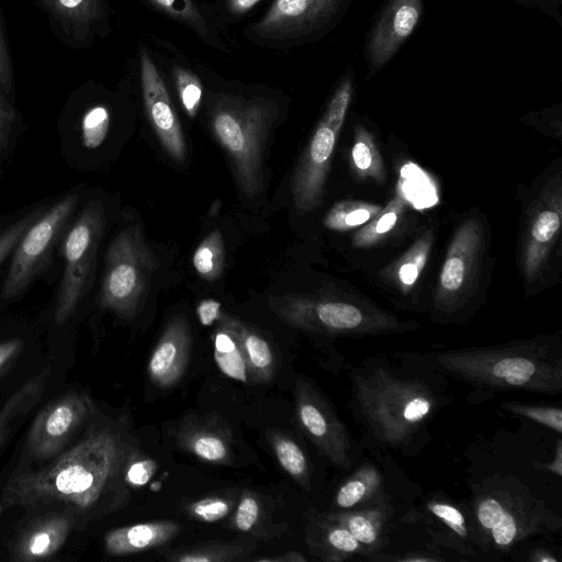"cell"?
Instances as JSON below:
<instances>
[{
    "label": "cell",
    "instance_id": "1",
    "mask_svg": "<svg viewBox=\"0 0 562 562\" xmlns=\"http://www.w3.org/2000/svg\"><path fill=\"white\" fill-rule=\"evenodd\" d=\"M348 376L349 408L368 449L418 456L432 439V419L453 401L448 378L423 352L371 356Z\"/></svg>",
    "mask_w": 562,
    "mask_h": 562
},
{
    "label": "cell",
    "instance_id": "2",
    "mask_svg": "<svg viewBox=\"0 0 562 562\" xmlns=\"http://www.w3.org/2000/svg\"><path fill=\"white\" fill-rule=\"evenodd\" d=\"M83 437L52 462L11 476L5 506L61 509L77 521L100 519L131 501L127 470L140 453L122 422L92 424Z\"/></svg>",
    "mask_w": 562,
    "mask_h": 562
},
{
    "label": "cell",
    "instance_id": "3",
    "mask_svg": "<svg viewBox=\"0 0 562 562\" xmlns=\"http://www.w3.org/2000/svg\"><path fill=\"white\" fill-rule=\"evenodd\" d=\"M434 369L470 387L467 401L477 405L498 393H562V340L539 335L495 346L423 352Z\"/></svg>",
    "mask_w": 562,
    "mask_h": 562
},
{
    "label": "cell",
    "instance_id": "4",
    "mask_svg": "<svg viewBox=\"0 0 562 562\" xmlns=\"http://www.w3.org/2000/svg\"><path fill=\"white\" fill-rule=\"evenodd\" d=\"M468 504L485 553L509 552L530 538L562 528L560 515L513 474L496 473L474 484Z\"/></svg>",
    "mask_w": 562,
    "mask_h": 562
},
{
    "label": "cell",
    "instance_id": "5",
    "mask_svg": "<svg viewBox=\"0 0 562 562\" xmlns=\"http://www.w3.org/2000/svg\"><path fill=\"white\" fill-rule=\"evenodd\" d=\"M279 110L272 99L220 93L212 98L211 128L227 153L237 186L252 198L263 188L262 155Z\"/></svg>",
    "mask_w": 562,
    "mask_h": 562
},
{
    "label": "cell",
    "instance_id": "6",
    "mask_svg": "<svg viewBox=\"0 0 562 562\" xmlns=\"http://www.w3.org/2000/svg\"><path fill=\"white\" fill-rule=\"evenodd\" d=\"M270 306L291 326L333 338L403 334L417 327L359 301L284 296L271 301Z\"/></svg>",
    "mask_w": 562,
    "mask_h": 562
},
{
    "label": "cell",
    "instance_id": "7",
    "mask_svg": "<svg viewBox=\"0 0 562 562\" xmlns=\"http://www.w3.org/2000/svg\"><path fill=\"white\" fill-rule=\"evenodd\" d=\"M157 259L138 225L122 229L111 241L100 288V305L122 318H132L148 293Z\"/></svg>",
    "mask_w": 562,
    "mask_h": 562
},
{
    "label": "cell",
    "instance_id": "8",
    "mask_svg": "<svg viewBox=\"0 0 562 562\" xmlns=\"http://www.w3.org/2000/svg\"><path fill=\"white\" fill-rule=\"evenodd\" d=\"M79 201L76 192L65 194L46 206L26 229L10 257L9 270L0 290V306L22 295L44 271L72 222Z\"/></svg>",
    "mask_w": 562,
    "mask_h": 562
},
{
    "label": "cell",
    "instance_id": "9",
    "mask_svg": "<svg viewBox=\"0 0 562 562\" xmlns=\"http://www.w3.org/2000/svg\"><path fill=\"white\" fill-rule=\"evenodd\" d=\"M104 225L103 203L100 200H91L78 215H75L64 235V271L54 310V321L57 325L65 324L75 314L90 286Z\"/></svg>",
    "mask_w": 562,
    "mask_h": 562
},
{
    "label": "cell",
    "instance_id": "10",
    "mask_svg": "<svg viewBox=\"0 0 562 562\" xmlns=\"http://www.w3.org/2000/svg\"><path fill=\"white\" fill-rule=\"evenodd\" d=\"M352 83L340 82L331 97L292 177L291 190L295 209L305 213L321 201L329 161L350 104Z\"/></svg>",
    "mask_w": 562,
    "mask_h": 562
},
{
    "label": "cell",
    "instance_id": "11",
    "mask_svg": "<svg viewBox=\"0 0 562 562\" xmlns=\"http://www.w3.org/2000/svg\"><path fill=\"white\" fill-rule=\"evenodd\" d=\"M294 397L300 425L318 451L335 468L352 469L358 448L330 402L302 376L296 380Z\"/></svg>",
    "mask_w": 562,
    "mask_h": 562
},
{
    "label": "cell",
    "instance_id": "12",
    "mask_svg": "<svg viewBox=\"0 0 562 562\" xmlns=\"http://www.w3.org/2000/svg\"><path fill=\"white\" fill-rule=\"evenodd\" d=\"M406 524H420L431 543L457 552L465 559L485 553L472 510L467 503L442 492H432L403 517Z\"/></svg>",
    "mask_w": 562,
    "mask_h": 562
},
{
    "label": "cell",
    "instance_id": "13",
    "mask_svg": "<svg viewBox=\"0 0 562 562\" xmlns=\"http://www.w3.org/2000/svg\"><path fill=\"white\" fill-rule=\"evenodd\" d=\"M342 0H274L259 21L245 31L252 42L289 47L315 34L334 15Z\"/></svg>",
    "mask_w": 562,
    "mask_h": 562
},
{
    "label": "cell",
    "instance_id": "14",
    "mask_svg": "<svg viewBox=\"0 0 562 562\" xmlns=\"http://www.w3.org/2000/svg\"><path fill=\"white\" fill-rule=\"evenodd\" d=\"M482 245V233L475 222L464 223L456 233L442 265L435 295V318L457 322L468 299Z\"/></svg>",
    "mask_w": 562,
    "mask_h": 562
},
{
    "label": "cell",
    "instance_id": "15",
    "mask_svg": "<svg viewBox=\"0 0 562 562\" xmlns=\"http://www.w3.org/2000/svg\"><path fill=\"white\" fill-rule=\"evenodd\" d=\"M94 414V404L82 393L70 392L47 405L31 426L26 447L36 460L53 459Z\"/></svg>",
    "mask_w": 562,
    "mask_h": 562
},
{
    "label": "cell",
    "instance_id": "16",
    "mask_svg": "<svg viewBox=\"0 0 562 562\" xmlns=\"http://www.w3.org/2000/svg\"><path fill=\"white\" fill-rule=\"evenodd\" d=\"M140 86L146 114L161 147L177 162L187 156V145L180 120L168 89L146 49L140 52Z\"/></svg>",
    "mask_w": 562,
    "mask_h": 562
},
{
    "label": "cell",
    "instance_id": "17",
    "mask_svg": "<svg viewBox=\"0 0 562 562\" xmlns=\"http://www.w3.org/2000/svg\"><path fill=\"white\" fill-rule=\"evenodd\" d=\"M192 333L184 314H177L166 324L147 363L151 384L169 389L182 379L191 355Z\"/></svg>",
    "mask_w": 562,
    "mask_h": 562
},
{
    "label": "cell",
    "instance_id": "18",
    "mask_svg": "<svg viewBox=\"0 0 562 562\" xmlns=\"http://www.w3.org/2000/svg\"><path fill=\"white\" fill-rule=\"evenodd\" d=\"M423 0H390L368 44V58L373 68L384 66L415 29Z\"/></svg>",
    "mask_w": 562,
    "mask_h": 562
},
{
    "label": "cell",
    "instance_id": "19",
    "mask_svg": "<svg viewBox=\"0 0 562 562\" xmlns=\"http://www.w3.org/2000/svg\"><path fill=\"white\" fill-rule=\"evenodd\" d=\"M75 525V517L65 512L49 513L32 521L14 544V560L31 562L53 557Z\"/></svg>",
    "mask_w": 562,
    "mask_h": 562
},
{
    "label": "cell",
    "instance_id": "20",
    "mask_svg": "<svg viewBox=\"0 0 562 562\" xmlns=\"http://www.w3.org/2000/svg\"><path fill=\"white\" fill-rule=\"evenodd\" d=\"M391 501L350 510H328L325 514L358 540L368 559L374 553L382 552L389 544V524L394 512Z\"/></svg>",
    "mask_w": 562,
    "mask_h": 562
},
{
    "label": "cell",
    "instance_id": "21",
    "mask_svg": "<svg viewBox=\"0 0 562 562\" xmlns=\"http://www.w3.org/2000/svg\"><path fill=\"white\" fill-rule=\"evenodd\" d=\"M181 529V525L169 519L119 527L104 535V549L113 557L142 553L167 544Z\"/></svg>",
    "mask_w": 562,
    "mask_h": 562
},
{
    "label": "cell",
    "instance_id": "22",
    "mask_svg": "<svg viewBox=\"0 0 562 562\" xmlns=\"http://www.w3.org/2000/svg\"><path fill=\"white\" fill-rule=\"evenodd\" d=\"M306 542L310 552L321 561L342 562L353 558H366L358 540L325 513H315L310 518Z\"/></svg>",
    "mask_w": 562,
    "mask_h": 562
},
{
    "label": "cell",
    "instance_id": "23",
    "mask_svg": "<svg viewBox=\"0 0 562 562\" xmlns=\"http://www.w3.org/2000/svg\"><path fill=\"white\" fill-rule=\"evenodd\" d=\"M178 446L194 457L212 464L232 462V434L212 419L186 422L176 436Z\"/></svg>",
    "mask_w": 562,
    "mask_h": 562
},
{
    "label": "cell",
    "instance_id": "24",
    "mask_svg": "<svg viewBox=\"0 0 562 562\" xmlns=\"http://www.w3.org/2000/svg\"><path fill=\"white\" fill-rule=\"evenodd\" d=\"M387 499L391 496L386 492L383 473L375 463L364 461L337 488L330 510H350Z\"/></svg>",
    "mask_w": 562,
    "mask_h": 562
},
{
    "label": "cell",
    "instance_id": "25",
    "mask_svg": "<svg viewBox=\"0 0 562 562\" xmlns=\"http://www.w3.org/2000/svg\"><path fill=\"white\" fill-rule=\"evenodd\" d=\"M217 323L235 337L248 378L256 383L271 381L276 372V358L269 342L250 326L231 314L221 312Z\"/></svg>",
    "mask_w": 562,
    "mask_h": 562
},
{
    "label": "cell",
    "instance_id": "26",
    "mask_svg": "<svg viewBox=\"0 0 562 562\" xmlns=\"http://www.w3.org/2000/svg\"><path fill=\"white\" fill-rule=\"evenodd\" d=\"M561 226L560 198L540 206L531 217L524 249V270L528 279H533L541 269L548 251L552 248Z\"/></svg>",
    "mask_w": 562,
    "mask_h": 562
},
{
    "label": "cell",
    "instance_id": "27",
    "mask_svg": "<svg viewBox=\"0 0 562 562\" xmlns=\"http://www.w3.org/2000/svg\"><path fill=\"white\" fill-rule=\"evenodd\" d=\"M177 23L190 29L206 44L222 48V42L209 15L195 0H146Z\"/></svg>",
    "mask_w": 562,
    "mask_h": 562
},
{
    "label": "cell",
    "instance_id": "28",
    "mask_svg": "<svg viewBox=\"0 0 562 562\" xmlns=\"http://www.w3.org/2000/svg\"><path fill=\"white\" fill-rule=\"evenodd\" d=\"M44 8L64 26L87 33L104 16L103 0H41Z\"/></svg>",
    "mask_w": 562,
    "mask_h": 562
},
{
    "label": "cell",
    "instance_id": "29",
    "mask_svg": "<svg viewBox=\"0 0 562 562\" xmlns=\"http://www.w3.org/2000/svg\"><path fill=\"white\" fill-rule=\"evenodd\" d=\"M254 543L210 541L206 543L169 551L165 554L172 562H232L247 560Z\"/></svg>",
    "mask_w": 562,
    "mask_h": 562
},
{
    "label": "cell",
    "instance_id": "30",
    "mask_svg": "<svg viewBox=\"0 0 562 562\" xmlns=\"http://www.w3.org/2000/svg\"><path fill=\"white\" fill-rule=\"evenodd\" d=\"M270 442L281 468L302 487L311 491V467L300 445L286 435L276 431L270 435Z\"/></svg>",
    "mask_w": 562,
    "mask_h": 562
},
{
    "label": "cell",
    "instance_id": "31",
    "mask_svg": "<svg viewBox=\"0 0 562 562\" xmlns=\"http://www.w3.org/2000/svg\"><path fill=\"white\" fill-rule=\"evenodd\" d=\"M49 371L43 370L15 392L0 409V446L10 430V424L27 412L42 396Z\"/></svg>",
    "mask_w": 562,
    "mask_h": 562
},
{
    "label": "cell",
    "instance_id": "32",
    "mask_svg": "<svg viewBox=\"0 0 562 562\" xmlns=\"http://www.w3.org/2000/svg\"><path fill=\"white\" fill-rule=\"evenodd\" d=\"M214 357L221 371L235 380L247 382L248 372L239 346L225 327L218 325L213 335Z\"/></svg>",
    "mask_w": 562,
    "mask_h": 562
},
{
    "label": "cell",
    "instance_id": "33",
    "mask_svg": "<svg viewBox=\"0 0 562 562\" xmlns=\"http://www.w3.org/2000/svg\"><path fill=\"white\" fill-rule=\"evenodd\" d=\"M225 248L220 231L211 232L196 247L192 263L198 274L207 281L216 280L223 272Z\"/></svg>",
    "mask_w": 562,
    "mask_h": 562
},
{
    "label": "cell",
    "instance_id": "34",
    "mask_svg": "<svg viewBox=\"0 0 562 562\" xmlns=\"http://www.w3.org/2000/svg\"><path fill=\"white\" fill-rule=\"evenodd\" d=\"M499 407L508 414L525 417L558 434L562 432V408L560 405H537L509 401L502 402Z\"/></svg>",
    "mask_w": 562,
    "mask_h": 562
},
{
    "label": "cell",
    "instance_id": "35",
    "mask_svg": "<svg viewBox=\"0 0 562 562\" xmlns=\"http://www.w3.org/2000/svg\"><path fill=\"white\" fill-rule=\"evenodd\" d=\"M172 75L182 108L189 116L194 117L203 95V87L199 77L181 65L173 67Z\"/></svg>",
    "mask_w": 562,
    "mask_h": 562
},
{
    "label": "cell",
    "instance_id": "36",
    "mask_svg": "<svg viewBox=\"0 0 562 562\" xmlns=\"http://www.w3.org/2000/svg\"><path fill=\"white\" fill-rule=\"evenodd\" d=\"M45 209L44 204L27 210L0 228V267L11 257L23 234Z\"/></svg>",
    "mask_w": 562,
    "mask_h": 562
},
{
    "label": "cell",
    "instance_id": "37",
    "mask_svg": "<svg viewBox=\"0 0 562 562\" xmlns=\"http://www.w3.org/2000/svg\"><path fill=\"white\" fill-rule=\"evenodd\" d=\"M234 505L235 499L231 496L213 495L191 502L184 506V509L192 519L215 522L225 518Z\"/></svg>",
    "mask_w": 562,
    "mask_h": 562
},
{
    "label": "cell",
    "instance_id": "38",
    "mask_svg": "<svg viewBox=\"0 0 562 562\" xmlns=\"http://www.w3.org/2000/svg\"><path fill=\"white\" fill-rule=\"evenodd\" d=\"M351 157L359 172L379 178L382 172L381 162L375 146L363 130H358L356 142L351 150Z\"/></svg>",
    "mask_w": 562,
    "mask_h": 562
},
{
    "label": "cell",
    "instance_id": "39",
    "mask_svg": "<svg viewBox=\"0 0 562 562\" xmlns=\"http://www.w3.org/2000/svg\"><path fill=\"white\" fill-rule=\"evenodd\" d=\"M110 126V113L106 108L98 105L91 108L82 120V138L89 148L102 144Z\"/></svg>",
    "mask_w": 562,
    "mask_h": 562
},
{
    "label": "cell",
    "instance_id": "40",
    "mask_svg": "<svg viewBox=\"0 0 562 562\" xmlns=\"http://www.w3.org/2000/svg\"><path fill=\"white\" fill-rule=\"evenodd\" d=\"M261 516V504L252 492H244L233 515L232 526L241 532H251L258 525Z\"/></svg>",
    "mask_w": 562,
    "mask_h": 562
},
{
    "label": "cell",
    "instance_id": "41",
    "mask_svg": "<svg viewBox=\"0 0 562 562\" xmlns=\"http://www.w3.org/2000/svg\"><path fill=\"white\" fill-rule=\"evenodd\" d=\"M371 216V212L367 207H352L346 210L342 206H336L326 216L324 223L329 228L353 227L367 222Z\"/></svg>",
    "mask_w": 562,
    "mask_h": 562
},
{
    "label": "cell",
    "instance_id": "42",
    "mask_svg": "<svg viewBox=\"0 0 562 562\" xmlns=\"http://www.w3.org/2000/svg\"><path fill=\"white\" fill-rule=\"evenodd\" d=\"M427 249V244L420 245L398 267L397 277L403 285L411 286L415 283L426 260Z\"/></svg>",
    "mask_w": 562,
    "mask_h": 562
},
{
    "label": "cell",
    "instance_id": "43",
    "mask_svg": "<svg viewBox=\"0 0 562 562\" xmlns=\"http://www.w3.org/2000/svg\"><path fill=\"white\" fill-rule=\"evenodd\" d=\"M401 210V203L398 200H394L392 204L389 206V210L383 213L370 227H367L358 237V241H368L375 236L383 235L390 232L398 217V212Z\"/></svg>",
    "mask_w": 562,
    "mask_h": 562
},
{
    "label": "cell",
    "instance_id": "44",
    "mask_svg": "<svg viewBox=\"0 0 562 562\" xmlns=\"http://www.w3.org/2000/svg\"><path fill=\"white\" fill-rule=\"evenodd\" d=\"M12 91V68L9 48L7 45L1 19H0V99L9 102Z\"/></svg>",
    "mask_w": 562,
    "mask_h": 562
},
{
    "label": "cell",
    "instance_id": "45",
    "mask_svg": "<svg viewBox=\"0 0 562 562\" xmlns=\"http://www.w3.org/2000/svg\"><path fill=\"white\" fill-rule=\"evenodd\" d=\"M367 560L374 562H442L446 558L428 551H411L403 554H386L382 552L370 555Z\"/></svg>",
    "mask_w": 562,
    "mask_h": 562
},
{
    "label": "cell",
    "instance_id": "46",
    "mask_svg": "<svg viewBox=\"0 0 562 562\" xmlns=\"http://www.w3.org/2000/svg\"><path fill=\"white\" fill-rule=\"evenodd\" d=\"M155 471V463L140 457V453L131 462L127 470V481L131 484L146 483Z\"/></svg>",
    "mask_w": 562,
    "mask_h": 562
},
{
    "label": "cell",
    "instance_id": "47",
    "mask_svg": "<svg viewBox=\"0 0 562 562\" xmlns=\"http://www.w3.org/2000/svg\"><path fill=\"white\" fill-rule=\"evenodd\" d=\"M14 112L9 102L0 99V154L8 147L13 132Z\"/></svg>",
    "mask_w": 562,
    "mask_h": 562
},
{
    "label": "cell",
    "instance_id": "48",
    "mask_svg": "<svg viewBox=\"0 0 562 562\" xmlns=\"http://www.w3.org/2000/svg\"><path fill=\"white\" fill-rule=\"evenodd\" d=\"M533 469L539 471H548L558 477L562 476V440L561 438L557 439L555 448H554V458L549 462H540L538 460L532 461Z\"/></svg>",
    "mask_w": 562,
    "mask_h": 562
},
{
    "label": "cell",
    "instance_id": "49",
    "mask_svg": "<svg viewBox=\"0 0 562 562\" xmlns=\"http://www.w3.org/2000/svg\"><path fill=\"white\" fill-rule=\"evenodd\" d=\"M220 308L221 304L215 300L207 299L202 301L196 308V313L199 315L201 323L203 325H211L215 321H217L221 314Z\"/></svg>",
    "mask_w": 562,
    "mask_h": 562
},
{
    "label": "cell",
    "instance_id": "50",
    "mask_svg": "<svg viewBox=\"0 0 562 562\" xmlns=\"http://www.w3.org/2000/svg\"><path fill=\"white\" fill-rule=\"evenodd\" d=\"M261 0H223L225 11L233 18H239L251 11Z\"/></svg>",
    "mask_w": 562,
    "mask_h": 562
},
{
    "label": "cell",
    "instance_id": "51",
    "mask_svg": "<svg viewBox=\"0 0 562 562\" xmlns=\"http://www.w3.org/2000/svg\"><path fill=\"white\" fill-rule=\"evenodd\" d=\"M21 339H10L0 342V371L22 350Z\"/></svg>",
    "mask_w": 562,
    "mask_h": 562
},
{
    "label": "cell",
    "instance_id": "52",
    "mask_svg": "<svg viewBox=\"0 0 562 562\" xmlns=\"http://www.w3.org/2000/svg\"><path fill=\"white\" fill-rule=\"evenodd\" d=\"M254 561H258V562H305V561H307V559L302 553H300L297 551H289L282 555L257 558V559H254Z\"/></svg>",
    "mask_w": 562,
    "mask_h": 562
},
{
    "label": "cell",
    "instance_id": "53",
    "mask_svg": "<svg viewBox=\"0 0 562 562\" xmlns=\"http://www.w3.org/2000/svg\"><path fill=\"white\" fill-rule=\"evenodd\" d=\"M528 561L531 562H559L560 559L549 549L546 548H536L533 549L529 557Z\"/></svg>",
    "mask_w": 562,
    "mask_h": 562
},
{
    "label": "cell",
    "instance_id": "54",
    "mask_svg": "<svg viewBox=\"0 0 562 562\" xmlns=\"http://www.w3.org/2000/svg\"><path fill=\"white\" fill-rule=\"evenodd\" d=\"M1 510H2V509H1V506H0V513H1Z\"/></svg>",
    "mask_w": 562,
    "mask_h": 562
}]
</instances>
